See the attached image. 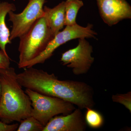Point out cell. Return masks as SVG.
<instances>
[{
  "instance_id": "cell-15",
  "label": "cell",
  "mask_w": 131,
  "mask_h": 131,
  "mask_svg": "<svg viewBox=\"0 0 131 131\" xmlns=\"http://www.w3.org/2000/svg\"><path fill=\"white\" fill-rule=\"evenodd\" d=\"M112 100L114 102L122 104L127 109L131 112V92L129 91L127 93L117 94L112 96Z\"/></svg>"
},
{
  "instance_id": "cell-10",
  "label": "cell",
  "mask_w": 131,
  "mask_h": 131,
  "mask_svg": "<svg viewBox=\"0 0 131 131\" xmlns=\"http://www.w3.org/2000/svg\"><path fill=\"white\" fill-rule=\"evenodd\" d=\"M43 16L53 35L55 36L63 28L65 20V1L53 8L43 7Z\"/></svg>"
},
{
  "instance_id": "cell-18",
  "label": "cell",
  "mask_w": 131,
  "mask_h": 131,
  "mask_svg": "<svg viewBox=\"0 0 131 131\" xmlns=\"http://www.w3.org/2000/svg\"><path fill=\"white\" fill-rule=\"evenodd\" d=\"M1 86H0V99L1 97Z\"/></svg>"
},
{
  "instance_id": "cell-17",
  "label": "cell",
  "mask_w": 131,
  "mask_h": 131,
  "mask_svg": "<svg viewBox=\"0 0 131 131\" xmlns=\"http://www.w3.org/2000/svg\"><path fill=\"white\" fill-rule=\"evenodd\" d=\"M19 124H6L5 122L0 121V131H16Z\"/></svg>"
},
{
  "instance_id": "cell-13",
  "label": "cell",
  "mask_w": 131,
  "mask_h": 131,
  "mask_svg": "<svg viewBox=\"0 0 131 131\" xmlns=\"http://www.w3.org/2000/svg\"><path fill=\"white\" fill-rule=\"evenodd\" d=\"M86 109L84 119L86 124L93 129H98L102 126L104 121L102 115L92 108L87 107Z\"/></svg>"
},
{
  "instance_id": "cell-3",
  "label": "cell",
  "mask_w": 131,
  "mask_h": 131,
  "mask_svg": "<svg viewBox=\"0 0 131 131\" xmlns=\"http://www.w3.org/2000/svg\"><path fill=\"white\" fill-rule=\"evenodd\" d=\"M54 37L44 17L38 19L30 30L19 38V69L41 54Z\"/></svg>"
},
{
  "instance_id": "cell-12",
  "label": "cell",
  "mask_w": 131,
  "mask_h": 131,
  "mask_svg": "<svg viewBox=\"0 0 131 131\" xmlns=\"http://www.w3.org/2000/svg\"><path fill=\"white\" fill-rule=\"evenodd\" d=\"M83 5L81 0H66L65 1L64 26H71L77 24L76 19L78 13Z\"/></svg>"
},
{
  "instance_id": "cell-16",
  "label": "cell",
  "mask_w": 131,
  "mask_h": 131,
  "mask_svg": "<svg viewBox=\"0 0 131 131\" xmlns=\"http://www.w3.org/2000/svg\"><path fill=\"white\" fill-rule=\"evenodd\" d=\"M10 59L8 54L0 51V69H5L10 67Z\"/></svg>"
},
{
  "instance_id": "cell-9",
  "label": "cell",
  "mask_w": 131,
  "mask_h": 131,
  "mask_svg": "<svg viewBox=\"0 0 131 131\" xmlns=\"http://www.w3.org/2000/svg\"><path fill=\"white\" fill-rule=\"evenodd\" d=\"M53 117L44 127L43 131H84L86 123L80 108L70 113Z\"/></svg>"
},
{
  "instance_id": "cell-1",
  "label": "cell",
  "mask_w": 131,
  "mask_h": 131,
  "mask_svg": "<svg viewBox=\"0 0 131 131\" xmlns=\"http://www.w3.org/2000/svg\"><path fill=\"white\" fill-rule=\"evenodd\" d=\"M21 86L48 96L60 98L81 110L94 105L92 87L83 82L61 80L53 73L31 67L17 74Z\"/></svg>"
},
{
  "instance_id": "cell-8",
  "label": "cell",
  "mask_w": 131,
  "mask_h": 131,
  "mask_svg": "<svg viewBox=\"0 0 131 131\" xmlns=\"http://www.w3.org/2000/svg\"><path fill=\"white\" fill-rule=\"evenodd\" d=\"M103 21L112 26L120 21L131 18V7L126 0H96Z\"/></svg>"
},
{
  "instance_id": "cell-6",
  "label": "cell",
  "mask_w": 131,
  "mask_h": 131,
  "mask_svg": "<svg viewBox=\"0 0 131 131\" xmlns=\"http://www.w3.org/2000/svg\"><path fill=\"white\" fill-rule=\"evenodd\" d=\"M46 0H29L28 4L21 13H8V20L12 23L9 39L12 41L20 37L31 28L35 21L44 15L43 7Z\"/></svg>"
},
{
  "instance_id": "cell-11",
  "label": "cell",
  "mask_w": 131,
  "mask_h": 131,
  "mask_svg": "<svg viewBox=\"0 0 131 131\" xmlns=\"http://www.w3.org/2000/svg\"><path fill=\"white\" fill-rule=\"evenodd\" d=\"M16 10V7L13 3L0 2V48L6 54V46L8 44H11L12 41L9 39L10 32L6 24L5 19L9 12H14Z\"/></svg>"
},
{
  "instance_id": "cell-14",
  "label": "cell",
  "mask_w": 131,
  "mask_h": 131,
  "mask_svg": "<svg viewBox=\"0 0 131 131\" xmlns=\"http://www.w3.org/2000/svg\"><path fill=\"white\" fill-rule=\"evenodd\" d=\"M17 131H43L44 126L32 116L22 120Z\"/></svg>"
},
{
  "instance_id": "cell-4",
  "label": "cell",
  "mask_w": 131,
  "mask_h": 131,
  "mask_svg": "<svg viewBox=\"0 0 131 131\" xmlns=\"http://www.w3.org/2000/svg\"><path fill=\"white\" fill-rule=\"evenodd\" d=\"M25 92L31 102V116L44 126L53 117L69 114L75 109L72 103L60 98L42 94L29 89H26Z\"/></svg>"
},
{
  "instance_id": "cell-2",
  "label": "cell",
  "mask_w": 131,
  "mask_h": 131,
  "mask_svg": "<svg viewBox=\"0 0 131 131\" xmlns=\"http://www.w3.org/2000/svg\"><path fill=\"white\" fill-rule=\"evenodd\" d=\"M0 121L10 124L31 116V102L17 79L13 67L0 69Z\"/></svg>"
},
{
  "instance_id": "cell-5",
  "label": "cell",
  "mask_w": 131,
  "mask_h": 131,
  "mask_svg": "<svg viewBox=\"0 0 131 131\" xmlns=\"http://www.w3.org/2000/svg\"><path fill=\"white\" fill-rule=\"evenodd\" d=\"M97 35V33L93 30V26L91 24H88L85 27L77 24L74 25L66 26L64 30L55 35L41 54L24 63L21 69L31 68L38 64L43 63L52 56L54 51L58 48L71 40L81 38L95 39Z\"/></svg>"
},
{
  "instance_id": "cell-7",
  "label": "cell",
  "mask_w": 131,
  "mask_h": 131,
  "mask_svg": "<svg viewBox=\"0 0 131 131\" xmlns=\"http://www.w3.org/2000/svg\"><path fill=\"white\" fill-rule=\"evenodd\" d=\"M93 48L85 38L78 39L77 46L62 54L60 61L63 65L72 69L75 75L84 74L88 72L94 61L92 57Z\"/></svg>"
}]
</instances>
